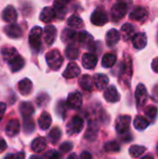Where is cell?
<instances>
[{
	"label": "cell",
	"instance_id": "obj_1",
	"mask_svg": "<svg viewBox=\"0 0 158 159\" xmlns=\"http://www.w3.org/2000/svg\"><path fill=\"white\" fill-rule=\"evenodd\" d=\"M42 34L43 31L40 27L35 26L34 27L29 34V44L32 48V49L34 52H39L41 48V44H42Z\"/></svg>",
	"mask_w": 158,
	"mask_h": 159
},
{
	"label": "cell",
	"instance_id": "obj_2",
	"mask_svg": "<svg viewBox=\"0 0 158 159\" xmlns=\"http://www.w3.org/2000/svg\"><path fill=\"white\" fill-rule=\"evenodd\" d=\"M46 60H47V65L52 70H55V71L59 70L61 67L62 62H63V58L57 49H53L47 52L46 55Z\"/></svg>",
	"mask_w": 158,
	"mask_h": 159
},
{
	"label": "cell",
	"instance_id": "obj_3",
	"mask_svg": "<svg viewBox=\"0 0 158 159\" xmlns=\"http://www.w3.org/2000/svg\"><path fill=\"white\" fill-rule=\"evenodd\" d=\"M128 7H129V5L122 0L115 3L111 9L112 20L114 21H118L121 19H123L128 12Z\"/></svg>",
	"mask_w": 158,
	"mask_h": 159
},
{
	"label": "cell",
	"instance_id": "obj_4",
	"mask_svg": "<svg viewBox=\"0 0 158 159\" xmlns=\"http://www.w3.org/2000/svg\"><path fill=\"white\" fill-rule=\"evenodd\" d=\"M132 61L129 56H127L125 58V61L123 62V70L121 73V81L125 83L127 86H129L130 79L132 76Z\"/></svg>",
	"mask_w": 158,
	"mask_h": 159
},
{
	"label": "cell",
	"instance_id": "obj_5",
	"mask_svg": "<svg viewBox=\"0 0 158 159\" xmlns=\"http://www.w3.org/2000/svg\"><path fill=\"white\" fill-rule=\"evenodd\" d=\"M84 127V121L80 116H74L67 125V133L69 135H74L79 133Z\"/></svg>",
	"mask_w": 158,
	"mask_h": 159
},
{
	"label": "cell",
	"instance_id": "obj_6",
	"mask_svg": "<svg viewBox=\"0 0 158 159\" xmlns=\"http://www.w3.org/2000/svg\"><path fill=\"white\" fill-rule=\"evenodd\" d=\"M90 20H91V22L94 25L102 26V25H104L105 23L108 22V16H107L106 12L103 10V8L98 7L92 13L91 18H90Z\"/></svg>",
	"mask_w": 158,
	"mask_h": 159
},
{
	"label": "cell",
	"instance_id": "obj_7",
	"mask_svg": "<svg viewBox=\"0 0 158 159\" xmlns=\"http://www.w3.org/2000/svg\"><path fill=\"white\" fill-rule=\"evenodd\" d=\"M131 117L129 116H120L115 121V129L117 133L124 134L127 133L129 129Z\"/></svg>",
	"mask_w": 158,
	"mask_h": 159
},
{
	"label": "cell",
	"instance_id": "obj_8",
	"mask_svg": "<svg viewBox=\"0 0 158 159\" xmlns=\"http://www.w3.org/2000/svg\"><path fill=\"white\" fill-rule=\"evenodd\" d=\"M135 99H136L138 107H142L146 103L148 100V92L143 84H140L137 86L136 91H135Z\"/></svg>",
	"mask_w": 158,
	"mask_h": 159
},
{
	"label": "cell",
	"instance_id": "obj_9",
	"mask_svg": "<svg viewBox=\"0 0 158 159\" xmlns=\"http://www.w3.org/2000/svg\"><path fill=\"white\" fill-rule=\"evenodd\" d=\"M78 42L80 45L88 50H93L94 49V39L91 34H89L87 31L79 33V38Z\"/></svg>",
	"mask_w": 158,
	"mask_h": 159
},
{
	"label": "cell",
	"instance_id": "obj_10",
	"mask_svg": "<svg viewBox=\"0 0 158 159\" xmlns=\"http://www.w3.org/2000/svg\"><path fill=\"white\" fill-rule=\"evenodd\" d=\"M78 38H79V34H77L73 29H64L61 34L62 41L68 45L75 44V42L78 41Z\"/></svg>",
	"mask_w": 158,
	"mask_h": 159
},
{
	"label": "cell",
	"instance_id": "obj_11",
	"mask_svg": "<svg viewBox=\"0 0 158 159\" xmlns=\"http://www.w3.org/2000/svg\"><path fill=\"white\" fill-rule=\"evenodd\" d=\"M82 102H83L82 95L78 91L72 92V93H70L68 95L67 103H68V105L71 108H73V109H78V108L81 107Z\"/></svg>",
	"mask_w": 158,
	"mask_h": 159
},
{
	"label": "cell",
	"instance_id": "obj_12",
	"mask_svg": "<svg viewBox=\"0 0 158 159\" xmlns=\"http://www.w3.org/2000/svg\"><path fill=\"white\" fill-rule=\"evenodd\" d=\"M6 34L10 37V38H19L20 36L22 35V30L20 25L16 23H10L7 25L4 29Z\"/></svg>",
	"mask_w": 158,
	"mask_h": 159
},
{
	"label": "cell",
	"instance_id": "obj_13",
	"mask_svg": "<svg viewBox=\"0 0 158 159\" xmlns=\"http://www.w3.org/2000/svg\"><path fill=\"white\" fill-rule=\"evenodd\" d=\"M44 40L47 45H52L57 36V29L53 25H47L44 29Z\"/></svg>",
	"mask_w": 158,
	"mask_h": 159
},
{
	"label": "cell",
	"instance_id": "obj_14",
	"mask_svg": "<svg viewBox=\"0 0 158 159\" xmlns=\"http://www.w3.org/2000/svg\"><path fill=\"white\" fill-rule=\"evenodd\" d=\"M2 19L8 23H13L17 20V11L13 6H7L2 12Z\"/></svg>",
	"mask_w": 158,
	"mask_h": 159
},
{
	"label": "cell",
	"instance_id": "obj_15",
	"mask_svg": "<svg viewBox=\"0 0 158 159\" xmlns=\"http://www.w3.org/2000/svg\"><path fill=\"white\" fill-rule=\"evenodd\" d=\"M80 75V68L79 66L75 63V62H70L65 71L63 72L62 75L65 77V78H74V77H77L78 75Z\"/></svg>",
	"mask_w": 158,
	"mask_h": 159
},
{
	"label": "cell",
	"instance_id": "obj_16",
	"mask_svg": "<svg viewBox=\"0 0 158 159\" xmlns=\"http://www.w3.org/2000/svg\"><path fill=\"white\" fill-rule=\"evenodd\" d=\"M103 96L108 102H117L120 100V95L115 86H109L105 89Z\"/></svg>",
	"mask_w": 158,
	"mask_h": 159
},
{
	"label": "cell",
	"instance_id": "obj_17",
	"mask_svg": "<svg viewBox=\"0 0 158 159\" xmlns=\"http://www.w3.org/2000/svg\"><path fill=\"white\" fill-rule=\"evenodd\" d=\"M132 44L137 49H142L147 45V36L144 33H138L132 37Z\"/></svg>",
	"mask_w": 158,
	"mask_h": 159
},
{
	"label": "cell",
	"instance_id": "obj_18",
	"mask_svg": "<svg viewBox=\"0 0 158 159\" xmlns=\"http://www.w3.org/2000/svg\"><path fill=\"white\" fill-rule=\"evenodd\" d=\"M20 122L18 119L14 118L10 120L6 127V134L9 137H13L20 132Z\"/></svg>",
	"mask_w": 158,
	"mask_h": 159
},
{
	"label": "cell",
	"instance_id": "obj_19",
	"mask_svg": "<svg viewBox=\"0 0 158 159\" xmlns=\"http://www.w3.org/2000/svg\"><path fill=\"white\" fill-rule=\"evenodd\" d=\"M121 34L116 29H111L106 34V43L109 47H114L120 40Z\"/></svg>",
	"mask_w": 158,
	"mask_h": 159
},
{
	"label": "cell",
	"instance_id": "obj_20",
	"mask_svg": "<svg viewBox=\"0 0 158 159\" xmlns=\"http://www.w3.org/2000/svg\"><path fill=\"white\" fill-rule=\"evenodd\" d=\"M97 57L92 53H85L82 57V64L87 69H93L97 65Z\"/></svg>",
	"mask_w": 158,
	"mask_h": 159
},
{
	"label": "cell",
	"instance_id": "obj_21",
	"mask_svg": "<svg viewBox=\"0 0 158 159\" xmlns=\"http://www.w3.org/2000/svg\"><path fill=\"white\" fill-rule=\"evenodd\" d=\"M93 82H94V85L96 86V88L99 90H102V89H104L108 86V84H109V78L105 75L96 74L93 76Z\"/></svg>",
	"mask_w": 158,
	"mask_h": 159
},
{
	"label": "cell",
	"instance_id": "obj_22",
	"mask_svg": "<svg viewBox=\"0 0 158 159\" xmlns=\"http://www.w3.org/2000/svg\"><path fill=\"white\" fill-rule=\"evenodd\" d=\"M148 15L147 10L142 7H136L129 14V18L133 20H142Z\"/></svg>",
	"mask_w": 158,
	"mask_h": 159
},
{
	"label": "cell",
	"instance_id": "obj_23",
	"mask_svg": "<svg viewBox=\"0 0 158 159\" xmlns=\"http://www.w3.org/2000/svg\"><path fill=\"white\" fill-rule=\"evenodd\" d=\"M135 34V28L130 23H125L121 28V36L124 41L130 40Z\"/></svg>",
	"mask_w": 158,
	"mask_h": 159
},
{
	"label": "cell",
	"instance_id": "obj_24",
	"mask_svg": "<svg viewBox=\"0 0 158 159\" xmlns=\"http://www.w3.org/2000/svg\"><path fill=\"white\" fill-rule=\"evenodd\" d=\"M7 64H8V66H9V68H10V70L12 72H17V71L20 70L24 66V60H23V58L21 56H20L18 54L13 59L8 61Z\"/></svg>",
	"mask_w": 158,
	"mask_h": 159
},
{
	"label": "cell",
	"instance_id": "obj_25",
	"mask_svg": "<svg viewBox=\"0 0 158 159\" xmlns=\"http://www.w3.org/2000/svg\"><path fill=\"white\" fill-rule=\"evenodd\" d=\"M56 16V10L54 7H45L41 14H40V20L43 21V22H50L54 17Z\"/></svg>",
	"mask_w": 158,
	"mask_h": 159
},
{
	"label": "cell",
	"instance_id": "obj_26",
	"mask_svg": "<svg viewBox=\"0 0 158 159\" xmlns=\"http://www.w3.org/2000/svg\"><path fill=\"white\" fill-rule=\"evenodd\" d=\"M79 85L84 90L91 91L93 89V85H94L93 78L88 75H84L79 78Z\"/></svg>",
	"mask_w": 158,
	"mask_h": 159
},
{
	"label": "cell",
	"instance_id": "obj_27",
	"mask_svg": "<svg viewBox=\"0 0 158 159\" xmlns=\"http://www.w3.org/2000/svg\"><path fill=\"white\" fill-rule=\"evenodd\" d=\"M47 148V141L43 137L34 139L32 143V149L35 153H41Z\"/></svg>",
	"mask_w": 158,
	"mask_h": 159
},
{
	"label": "cell",
	"instance_id": "obj_28",
	"mask_svg": "<svg viewBox=\"0 0 158 159\" xmlns=\"http://www.w3.org/2000/svg\"><path fill=\"white\" fill-rule=\"evenodd\" d=\"M19 90L20 92L21 95H28L30 94V92L32 91V89H33V84L32 82L28 79V78H24L22 79L20 83H19Z\"/></svg>",
	"mask_w": 158,
	"mask_h": 159
},
{
	"label": "cell",
	"instance_id": "obj_29",
	"mask_svg": "<svg viewBox=\"0 0 158 159\" xmlns=\"http://www.w3.org/2000/svg\"><path fill=\"white\" fill-rule=\"evenodd\" d=\"M38 125L40 127L41 129L43 130H46V129H48L50 125H51V116L47 112H44L40 117L38 118Z\"/></svg>",
	"mask_w": 158,
	"mask_h": 159
},
{
	"label": "cell",
	"instance_id": "obj_30",
	"mask_svg": "<svg viewBox=\"0 0 158 159\" xmlns=\"http://www.w3.org/2000/svg\"><path fill=\"white\" fill-rule=\"evenodd\" d=\"M1 55L3 59L7 62L8 61L13 59L15 56H17L18 52L13 47H3L1 49Z\"/></svg>",
	"mask_w": 158,
	"mask_h": 159
},
{
	"label": "cell",
	"instance_id": "obj_31",
	"mask_svg": "<svg viewBox=\"0 0 158 159\" xmlns=\"http://www.w3.org/2000/svg\"><path fill=\"white\" fill-rule=\"evenodd\" d=\"M20 112L23 118H28L34 114V109L31 102H22L20 106Z\"/></svg>",
	"mask_w": 158,
	"mask_h": 159
},
{
	"label": "cell",
	"instance_id": "obj_32",
	"mask_svg": "<svg viewBox=\"0 0 158 159\" xmlns=\"http://www.w3.org/2000/svg\"><path fill=\"white\" fill-rule=\"evenodd\" d=\"M116 62V55L114 53H106L102 57V64L105 68H111Z\"/></svg>",
	"mask_w": 158,
	"mask_h": 159
},
{
	"label": "cell",
	"instance_id": "obj_33",
	"mask_svg": "<svg viewBox=\"0 0 158 159\" xmlns=\"http://www.w3.org/2000/svg\"><path fill=\"white\" fill-rule=\"evenodd\" d=\"M70 1L71 0H54V8L56 10V16H59L61 19V12L65 15V7L68 3H70Z\"/></svg>",
	"mask_w": 158,
	"mask_h": 159
},
{
	"label": "cell",
	"instance_id": "obj_34",
	"mask_svg": "<svg viewBox=\"0 0 158 159\" xmlns=\"http://www.w3.org/2000/svg\"><path fill=\"white\" fill-rule=\"evenodd\" d=\"M67 24L69 27H71L73 29H80L83 27L84 22L81 20V18H79L77 15H72V16H70V18L67 20Z\"/></svg>",
	"mask_w": 158,
	"mask_h": 159
},
{
	"label": "cell",
	"instance_id": "obj_35",
	"mask_svg": "<svg viewBox=\"0 0 158 159\" xmlns=\"http://www.w3.org/2000/svg\"><path fill=\"white\" fill-rule=\"evenodd\" d=\"M65 55L69 60H76L79 55V49L74 44L68 45L65 49Z\"/></svg>",
	"mask_w": 158,
	"mask_h": 159
},
{
	"label": "cell",
	"instance_id": "obj_36",
	"mask_svg": "<svg viewBox=\"0 0 158 159\" xmlns=\"http://www.w3.org/2000/svg\"><path fill=\"white\" fill-rule=\"evenodd\" d=\"M148 126H149V121L145 117H143L142 116H136V118L134 120V127H135L136 129H138V130H143Z\"/></svg>",
	"mask_w": 158,
	"mask_h": 159
},
{
	"label": "cell",
	"instance_id": "obj_37",
	"mask_svg": "<svg viewBox=\"0 0 158 159\" xmlns=\"http://www.w3.org/2000/svg\"><path fill=\"white\" fill-rule=\"evenodd\" d=\"M61 136V129L59 128H54L50 130V132L48 134V140L52 144H56L60 141Z\"/></svg>",
	"mask_w": 158,
	"mask_h": 159
},
{
	"label": "cell",
	"instance_id": "obj_38",
	"mask_svg": "<svg viewBox=\"0 0 158 159\" xmlns=\"http://www.w3.org/2000/svg\"><path fill=\"white\" fill-rule=\"evenodd\" d=\"M145 151H146V148L144 146L132 145L129 148V155L131 157H140Z\"/></svg>",
	"mask_w": 158,
	"mask_h": 159
},
{
	"label": "cell",
	"instance_id": "obj_39",
	"mask_svg": "<svg viewBox=\"0 0 158 159\" xmlns=\"http://www.w3.org/2000/svg\"><path fill=\"white\" fill-rule=\"evenodd\" d=\"M103 149L108 152V153H112V152H118L120 150V146L116 142H109L106 143L103 146Z\"/></svg>",
	"mask_w": 158,
	"mask_h": 159
},
{
	"label": "cell",
	"instance_id": "obj_40",
	"mask_svg": "<svg viewBox=\"0 0 158 159\" xmlns=\"http://www.w3.org/2000/svg\"><path fill=\"white\" fill-rule=\"evenodd\" d=\"M24 129L29 133L34 129V124L33 120L31 119V117L24 118Z\"/></svg>",
	"mask_w": 158,
	"mask_h": 159
},
{
	"label": "cell",
	"instance_id": "obj_41",
	"mask_svg": "<svg viewBox=\"0 0 158 159\" xmlns=\"http://www.w3.org/2000/svg\"><path fill=\"white\" fill-rule=\"evenodd\" d=\"M145 115L150 118H155L157 115V108L155 106H148L145 109Z\"/></svg>",
	"mask_w": 158,
	"mask_h": 159
},
{
	"label": "cell",
	"instance_id": "obj_42",
	"mask_svg": "<svg viewBox=\"0 0 158 159\" xmlns=\"http://www.w3.org/2000/svg\"><path fill=\"white\" fill-rule=\"evenodd\" d=\"M73 149V143H63L62 144L60 145V151L62 153H67L70 152Z\"/></svg>",
	"mask_w": 158,
	"mask_h": 159
},
{
	"label": "cell",
	"instance_id": "obj_43",
	"mask_svg": "<svg viewBox=\"0 0 158 159\" xmlns=\"http://www.w3.org/2000/svg\"><path fill=\"white\" fill-rule=\"evenodd\" d=\"M45 157H49V158H59V157H61V155L56 151H49V153L46 154Z\"/></svg>",
	"mask_w": 158,
	"mask_h": 159
},
{
	"label": "cell",
	"instance_id": "obj_44",
	"mask_svg": "<svg viewBox=\"0 0 158 159\" xmlns=\"http://www.w3.org/2000/svg\"><path fill=\"white\" fill-rule=\"evenodd\" d=\"M6 112V104L4 102H0V120L3 118Z\"/></svg>",
	"mask_w": 158,
	"mask_h": 159
},
{
	"label": "cell",
	"instance_id": "obj_45",
	"mask_svg": "<svg viewBox=\"0 0 158 159\" xmlns=\"http://www.w3.org/2000/svg\"><path fill=\"white\" fill-rule=\"evenodd\" d=\"M6 149H7V143L2 138H0V153H3Z\"/></svg>",
	"mask_w": 158,
	"mask_h": 159
},
{
	"label": "cell",
	"instance_id": "obj_46",
	"mask_svg": "<svg viewBox=\"0 0 158 159\" xmlns=\"http://www.w3.org/2000/svg\"><path fill=\"white\" fill-rule=\"evenodd\" d=\"M152 69L156 72L158 73V58H156L153 62H152Z\"/></svg>",
	"mask_w": 158,
	"mask_h": 159
},
{
	"label": "cell",
	"instance_id": "obj_47",
	"mask_svg": "<svg viewBox=\"0 0 158 159\" xmlns=\"http://www.w3.org/2000/svg\"><path fill=\"white\" fill-rule=\"evenodd\" d=\"M7 157H20V158H23L24 157V154L22 153H18L16 155H10V156H7Z\"/></svg>",
	"mask_w": 158,
	"mask_h": 159
},
{
	"label": "cell",
	"instance_id": "obj_48",
	"mask_svg": "<svg viewBox=\"0 0 158 159\" xmlns=\"http://www.w3.org/2000/svg\"><path fill=\"white\" fill-rule=\"evenodd\" d=\"M81 158H91V155L88 152H83L82 155H81Z\"/></svg>",
	"mask_w": 158,
	"mask_h": 159
},
{
	"label": "cell",
	"instance_id": "obj_49",
	"mask_svg": "<svg viewBox=\"0 0 158 159\" xmlns=\"http://www.w3.org/2000/svg\"><path fill=\"white\" fill-rule=\"evenodd\" d=\"M73 157H76V156L75 155H72V156L69 157V158H73Z\"/></svg>",
	"mask_w": 158,
	"mask_h": 159
},
{
	"label": "cell",
	"instance_id": "obj_50",
	"mask_svg": "<svg viewBox=\"0 0 158 159\" xmlns=\"http://www.w3.org/2000/svg\"><path fill=\"white\" fill-rule=\"evenodd\" d=\"M157 150H158V145H157Z\"/></svg>",
	"mask_w": 158,
	"mask_h": 159
}]
</instances>
